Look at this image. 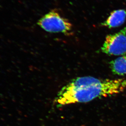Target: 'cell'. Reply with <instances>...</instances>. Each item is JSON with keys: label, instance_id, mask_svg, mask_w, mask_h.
<instances>
[{"label": "cell", "instance_id": "obj_2", "mask_svg": "<svg viewBox=\"0 0 126 126\" xmlns=\"http://www.w3.org/2000/svg\"><path fill=\"white\" fill-rule=\"evenodd\" d=\"M37 24L47 32L62 33L67 35L73 33L72 24L55 10H52L42 17Z\"/></svg>", "mask_w": 126, "mask_h": 126}, {"label": "cell", "instance_id": "obj_4", "mask_svg": "<svg viewBox=\"0 0 126 126\" xmlns=\"http://www.w3.org/2000/svg\"><path fill=\"white\" fill-rule=\"evenodd\" d=\"M126 20V10L124 9L115 10L111 13L101 25L110 29L117 28L124 24Z\"/></svg>", "mask_w": 126, "mask_h": 126}, {"label": "cell", "instance_id": "obj_5", "mask_svg": "<svg viewBox=\"0 0 126 126\" xmlns=\"http://www.w3.org/2000/svg\"><path fill=\"white\" fill-rule=\"evenodd\" d=\"M110 68L114 74L126 75V55H123L110 62Z\"/></svg>", "mask_w": 126, "mask_h": 126}, {"label": "cell", "instance_id": "obj_1", "mask_svg": "<svg viewBox=\"0 0 126 126\" xmlns=\"http://www.w3.org/2000/svg\"><path fill=\"white\" fill-rule=\"evenodd\" d=\"M126 89V80L102 79L83 76L73 79L62 88L55 102L57 107L89 102L98 98L110 96Z\"/></svg>", "mask_w": 126, "mask_h": 126}, {"label": "cell", "instance_id": "obj_3", "mask_svg": "<svg viewBox=\"0 0 126 126\" xmlns=\"http://www.w3.org/2000/svg\"><path fill=\"white\" fill-rule=\"evenodd\" d=\"M101 51L109 56H123L126 54V27L116 33L106 36Z\"/></svg>", "mask_w": 126, "mask_h": 126}]
</instances>
